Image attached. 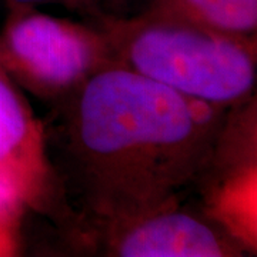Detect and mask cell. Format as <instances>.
Returning <instances> with one entry per match:
<instances>
[{"instance_id":"obj_6","label":"cell","mask_w":257,"mask_h":257,"mask_svg":"<svg viewBox=\"0 0 257 257\" xmlns=\"http://www.w3.org/2000/svg\"><path fill=\"white\" fill-rule=\"evenodd\" d=\"M157 12L231 36L257 26V0H156Z\"/></svg>"},{"instance_id":"obj_7","label":"cell","mask_w":257,"mask_h":257,"mask_svg":"<svg viewBox=\"0 0 257 257\" xmlns=\"http://www.w3.org/2000/svg\"><path fill=\"white\" fill-rule=\"evenodd\" d=\"M19 197L20 196L12 186L0 180V221L5 220V217L12 213V209L13 206H16Z\"/></svg>"},{"instance_id":"obj_4","label":"cell","mask_w":257,"mask_h":257,"mask_svg":"<svg viewBox=\"0 0 257 257\" xmlns=\"http://www.w3.org/2000/svg\"><path fill=\"white\" fill-rule=\"evenodd\" d=\"M116 240L124 257H219L229 254L224 236L194 216L166 209L127 220Z\"/></svg>"},{"instance_id":"obj_8","label":"cell","mask_w":257,"mask_h":257,"mask_svg":"<svg viewBox=\"0 0 257 257\" xmlns=\"http://www.w3.org/2000/svg\"><path fill=\"white\" fill-rule=\"evenodd\" d=\"M19 5H32V3H40V2H47V0H13Z\"/></svg>"},{"instance_id":"obj_1","label":"cell","mask_w":257,"mask_h":257,"mask_svg":"<svg viewBox=\"0 0 257 257\" xmlns=\"http://www.w3.org/2000/svg\"><path fill=\"white\" fill-rule=\"evenodd\" d=\"M214 107L128 67L93 74L69 124V155L89 207L121 221L166 209L210 155Z\"/></svg>"},{"instance_id":"obj_2","label":"cell","mask_w":257,"mask_h":257,"mask_svg":"<svg viewBox=\"0 0 257 257\" xmlns=\"http://www.w3.org/2000/svg\"><path fill=\"white\" fill-rule=\"evenodd\" d=\"M128 69L213 106L241 100L254 86V59L243 37L157 12L128 29Z\"/></svg>"},{"instance_id":"obj_3","label":"cell","mask_w":257,"mask_h":257,"mask_svg":"<svg viewBox=\"0 0 257 257\" xmlns=\"http://www.w3.org/2000/svg\"><path fill=\"white\" fill-rule=\"evenodd\" d=\"M97 57L92 35L59 19L29 15L0 39V66L49 87H67L90 72Z\"/></svg>"},{"instance_id":"obj_5","label":"cell","mask_w":257,"mask_h":257,"mask_svg":"<svg viewBox=\"0 0 257 257\" xmlns=\"http://www.w3.org/2000/svg\"><path fill=\"white\" fill-rule=\"evenodd\" d=\"M33 139L28 107L0 66V180L19 196L26 189Z\"/></svg>"}]
</instances>
